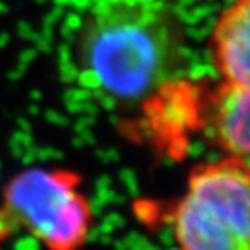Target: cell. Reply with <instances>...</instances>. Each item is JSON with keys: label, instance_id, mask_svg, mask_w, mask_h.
<instances>
[{"label": "cell", "instance_id": "6da1fadb", "mask_svg": "<svg viewBox=\"0 0 250 250\" xmlns=\"http://www.w3.org/2000/svg\"><path fill=\"white\" fill-rule=\"evenodd\" d=\"M186 31L169 0H94L75 41L82 86L106 104L133 107L171 83Z\"/></svg>", "mask_w": 250, "mask_h": 250}, {"label": "cell", "instance_id": "7a4b0ae2", "mask_svg": "<svg viewBox=\"0 0 250 250\" xmlns=\"http://www.w3.org/2000/svg\"><path fill=\"white\" fill-rule=\"evenodd\" d=\"M82 186V174L67 167L17 172L0 198V242L28 234L46 250H83L91 237L94 213Z\"/></svg>", "mask_w": 250, "mask_h": 250}, {"label": "cell", "instance_id": "3957f363", "mask_svg": "<svg viewBox=\"0 0 250 250\" xmlns=\"http://www.w3.org/2000/svg\"><path fill=\"white\" fill-rule=\"evenodd\" d=\"M249 211L247 159L197 164L171 213L176 250H250Z\"/></svg>", "mask_w": 250, "mask_h": 250}, {"label": "cell", "instance_id": "277c9868", "mask_svg": "<svg viewBox=\"0 0 250 250\" xmlns=\"http://www.w3.org/2000/svg\"><path fill=\"white\" fill-rule=\"evenodd\" d=\"M250 0H232L218 17L209 36L211 61L223 82L249 86Z\"/></svg>", "mask_w": 250, "mask_h": 250}, {"label": "cell", "instance_id": "5b68a950", "mask_svg": "<svg viewBox=\"0 0 250 250\" xmlns=\"http://www.w3.org/2000/svg\"><path fill=\"white\" fill-rule=\"evenodd\" d=\"M250 88L221 82L211 94L207 128L224 156L247 159L250 151Z\"/></svg>", "mask_w": 250, "mask_h": 250}]
</instances>
